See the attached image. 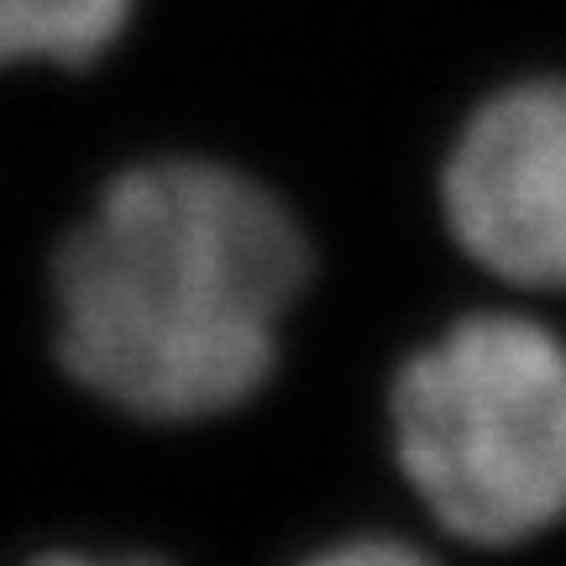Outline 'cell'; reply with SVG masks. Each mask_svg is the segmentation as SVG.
I'll list each match as a JSON object with an SVG mask.
<instances>
[{
	"label": "cell",
	"instance_id": "3",
	"mask_svg": "<svg viewBox=\"0 0 566 566\" xmlns=\"http://www.w3.org/2000/svg\"><path fill=\"white\" fill-rule=\"evenodd\" d=\"M446 221L509 283L566 289V80H525L472 111L446 163Z\"/></svg>",
	"mask_w": 566,
	"mask_h": 566
},
{
	"label": "cell",
	"instance_id": "5",
	"mask_svg": "<svg viewBox=\"0 0 566 566\" xmlns=\"http://www.w3.org/2000/svg\"><path fill=\"white\" fill-rule=\"evenodd\" d=\"M300 566H441L430 551L409 546V541H394V535H352V541H336V546L304 556Z\"/></svg>",
	"mask_w": 566,
	"mask_h": 566
},
{
	"label": "cell",
	"instance_id": "6",
	"mask_svg": "<svg viewBox=\"0 0 566 566\" xmlns=\"http://www.w3.org/2000/svg\"><path fill=\"white\" fill-rule=\"evenodd\" d=\"M32 566H163V562H147V556H80V551H53Z\"/></svg>",
	"mask_w": 566,
	"mask_h": 566
},
{
	"label": "cell",
	"instance_id": "4",
	"mask_svg": "<svg viewBox=\"0 0 566 566\" xmlns=\"http://www.w3.org/2000/svg\"><path fill=\"white\" fill-rule=\"evenodd\" d=\"M126 17L132 0H0V63H90Z\"/></svg>",
	"mask_w": 566,
	"mask_h": 566
},
{
	"label": "cell",
	"instance_id": "2",
	"mask_svg": "<svg viewBox=\"0 0 566 566\" xmlns=\"http://www.w3.org/2000/svg\"><path fill=\"white\" fill-rule=\"evenodd\" d=\"M394 457L424 514L478 551L566 525V346L520 315H472L394 384Z\"/></svg>",
	"mask_w": 566,
	"mask_h": 566
},
{
	"label": "cell",
	"instance_id": "1",
	"mask_svg": "<svg viewBox=\"0 0 566 566\" xmlns=\"http://www.w3.org/2000/svg\"><path fill=\"white\" fill-rule=\"evenodd\" d=\"M304 279L300 221L258 179L195 158L142 163L59 252V352L126 415L210 420L273 378Z\"/></svg>",
	"mask_w": 566,
	"mask_h": 566
}]
</instances>
